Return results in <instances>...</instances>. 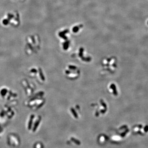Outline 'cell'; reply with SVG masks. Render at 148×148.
<instances>
[{"label":"cell","instance_id":"cell-1","mask_svg":"<svg viewBox=\"0 0 148 148\" xmlns=\"http://www.w3.org/2000/svg\"><path fill=\"white\" fill-rule=\"evenodd\" d=\"M21 24V16L17 10H12L5 14L0 19V24L5 28H17Z\"/></svg>","mask_w":148,"mask_h":148},{"label":"cell","instance_id":"cell-2","mask_svg":"<svg viewBox=\"0 0 148 148\" xmlns=\"http://www.w3.org/2000/svg\"><path fill=\"white\" fill-rule=\"evenodd\" d=\"M111 88H113V89L114 94H115V95H117V91L116 89V86H115L114 85H111Z\"/></svg>","mask_w":148,"mask_h":148},{"label":"cell","instance_id":"cell-3","mask_svg":"<svg viewBox=\"0 0 148 148\" xmlns=\"http://www.w3.org/2000/svg\"><path fill=\"white\" fill-rule=\"evenodd\" d=\"M14 1H23L24 0H14Z\"/></svg>","mask_w":148,"mask_h":148}]
</instances>
